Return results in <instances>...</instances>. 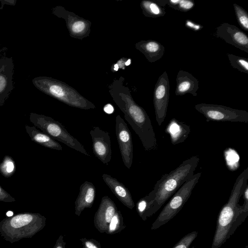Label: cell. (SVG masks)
<instances>
[{"instance_id":"6da1fadb","label":"cell","mask_w":248,"mask_h":248,"mask_svg":"<svg viewBox=\"0 0 248 248\" xmlns=\"http://www.w3.org/2000/svg\"><path fill=\"white\" fill-rule=\"evenodd\" d=\"M248 168L236 178L228 202L220 210L211 248H219L234 233L248 216V207L239 201L248 185Z\"/></svg>"},{"instance_id":"7a4b0ae2","label":"cell","mask_w":248,"mask_h":248,"mask_svg":"<svg viewBox=\"0 0 248 248\" xmlns=\"http://www.w3.org/2000/svg\"><path fill=\"white\" fill-rule=\"evenodd\" d=\"M200 160L198 155L184 161L169 173H165L147 195L153 202L148 213V217L155 214L178 189L193 176Z\"/></svg>"},{"instance_id":"3957f363","label":"cell","mask_w":248,"mask_h":248,"mask_svg":"<svg viewBox=\"0 0 248 248\" xmlns=\"http://www.w3.org/2000/svg\"><path fill=\"white\" fill-rule=\"evenodd\" d=\"M116 104L124 113L125 120L140 138L146 151L157 149L155 134L151 121L145 111L136 104L129 95L116 100Z\"/></svg>"},{"instance_id":"277c9868","label":"cell","mask_w":248,"mask_h":248,"mask_svg":"<svg viewBox=\"0 0 248 248\" xmlns=\"http://www.w3.org/2000/svg\"><path fill=\"white\" fill-rule=\"evenodd\" d=\"M34 86L40 91L72 107L88 109L94 105L76 92L69 90L61 83L47 77H39L32 80Z\"/></svg>"},{"instance_id":"5b68a950","label":"cell","mask_w":248,"mask_h":248,"mask_svg":"<svg viewBox=\"0 0 248 248\" xmlns=\"http://www.w3.org/2000/svg\"><path fill=\"white\" fill-rule=\"evenodd\" d=\"M201 175V172L194 174L190 179L186 182L171 197L170 200L152 224L151 227L152 230H156L168 223L179 212L190 198Z\"/></svg>"},{"instance_id":"8992f818","label":"cell","mask_w":248,"mask_h":248,"mask_svg":"<svg viewBox=\"0 0 248 248\" xmlns=\"http://www.w3.org/2000/svg\"><path fill=\"white\" fill-rule=\"evenodd\" d=\"M30 118L35 125L55 140L61 142L86 155L91 156L83 145L71 135L61 123L51 117L37 114H31Z\"/></svg>"},{"instance_id":"52a82bcc","label":"cell","mask_w":248,"mask_h":248,"mask_svg":"<svg viewBox=\"0 0 248 248\" xmlns=\"http://www.w3.org/2000/svg\"><path fill=\"white\" fill-rule=\"evenodd\" d=\"M195 108L206 118V122H231L248 123V112L220 105L201 103Z\"/></svg>"},{"instance_id":"ba28073f","label":"cell","mask_w":248,"mask_h":248,"mask_svg":"<svg viewBox=\"0 0 248 248\" xmlns=\"http://www.w3.org/2000/svg\"><path fill=\"white\" fill-rule=\"evenodd\" d=\"M170 82L166 71L159 76L154 91V105L155 119L159 126L167 115L170 97Z\"/></svg>"},{"instance_id":"9c48e42d","label":"cell","mask_w":248,"mask_h":248,"mask_svg":"<svg viewBox=\"0 0 248 248\" xmlns=\"http://www.w3.org/2000/svg\"><path fill=\"white\" fill-rule=\"evenodd\" d=\"M115 132L122 160L124 166L130 169L133 158L132 136L127 124L119 115L116 117Z\"/></svg>"},{"instance_id":"30bf717a","label":"cell","mask_w":248,"mask_h":248,"mask_svg":"<svg viewBox=\"0 0 248 248\" xmlns=\"http://www.w3.org/2000/svg\"><path fill=\"white\" fill-rule=\"evenodd\" d=\"M213 35L248 53V37L236 26L223 23L216 28Z\"/></svg>"},{"instance_id":"8fae6325","label":"cell","mask_w":248,"mask_h":248,"mask_svg":"<svg viewBox=\"0 0 248 248\" xmlns=\"http://www.w3.org/2000/svg\"><path fill=\"white\" fill-rule=\"evenodd\" d=\"M90 134L94 155L103 164L108 165L111 160L112 154L109 133L98 126H93L90 131Z\"/></svg>"},{"instance_id":"7c38bea8","label":"cell","mask_w":248,"mask_h":248,"mask_svg":"<svg viewBox=\"0 0 248 248\" xmlns=\"http://www.w3.org/2000/svg\"><path fill=\"white\" fill-rule=\"evenodd\" d=\"M117 211L114 202L108 196L101 199L94 217V225L101 233H108L111 220Z\"/></svg>"},{"instance_id":"4fadbf2b","label":"cell","mask_w":248,"mask_h":248,"mask_svg":"<svg viewBox=\"0 0 248 248\" xmlns=\"http://www.w3.org/2000/svg\"><path fill=\"white\" fill-rule=\"evenodd\" d=\"M14 68L12 58L0 59V104L4 102L13 90Z\"/></svg>"},{"instance_id":"5bb4252c","label":"cell","mask_w":248,"mask_h":248,"mask_svg":"<svg viewBox=\"0 0 248 248\" xmlns=\"http://www.w3.org/2000/svg\"><path fill=\"white\" fill-rule=\"evenodd\" d=\"M102 178L118 199L127 208L133 209L135 206V203L131 194L127 187L117 179L108 174H103Z\"/></svg>"},{"instance_id":"9a60e30c","label":"cell","mask_w":248,"mask_h":248,"mask_svg":"<svg viewBox=\"0 0 248 248\" xmlns=\"http://www.w3.org/2000/svg\"><path fill=\"white\" fill-rule=\"evenodd\" d=\"M96 194L94 186L89 181L84 182L79 187V192L75 202V213L79 217L85 208H91Z\"/></svg>"},{"instance_id":"2e32d148","label":"cell","mask_w":248,"mask_h":248,"mask_svg":"<svg viewBox=\"0 0 248 248\" xmlns=\"http://www.w3.org/2000/svg\"><path fill=\"white\" fill-rule=\"evenodd\" d=\"M176 86L175 93L177 96L186 93L197 96L199 89V81L190 73L180 70L176 76Z\"/></svg>"},{"instance_id":"e0dca14e","label":"cell","mask_w":248,"mask_h":248,"mask_svg":"<svg viewBox=\"0 0 248 248\" xmlns=\"http://www.w3.org/2000/svg\"><path fill=\"white\" fill-rule=\"evenodd\" d=\"M165 132L170 136L171 143L175 145L185 141L190 132V128L186 124L175 118H172L167 125Z\"/></svg>"},{"instance_id":"ac0fdd59","label":"cell","mask_w":248,"mask_h":248,"mask_svg":"<svg viewBox=\"0 0 248 248\" xmlns=\"http://www.w3.org/2000/svg\"><path fill=\"white\" fill-rule=\"evenodd\" d=\"M137 47L151 62L160 59L164 55L165 52L164 46L155 40L141 41L138 44Z\"/></svg>"},{"instance_id":"d6986e66","label":"cell","mask_w":248,"mask_h":248,"mask_svg":"<svg viewBox=\"0 0 248 248\" xmlns=\"http://www.w3.org/2000/svg\"><path fill=\"white\" fill-rule=\"evenodd\" d=\"M26 128L27 132L35 142L50 149L62 150L61 145L46 133L38 130L34 127L27 126Z\"/></svg>"},{"instance_id":"ffe728a7","label":"cell","mask_w":248,"mask_h":248,"mask_svg":"<svg viewBox=\"0 0 248 248\" xmlns=\"http://www.w3.org/2000/svg\"><path fill=\"white\" fill-rule=\"evenodd\" d=\"M143 13L146 16L151 17L163 16L166 12L164 7L155 0H144L141 3Z\"/></svg>"},{"instance_id":"44dd1931","label":"cell","mask_w":248,"mask_h":248,"mask_svg":"<svg viewBox=\"0 0 248 248\" xmlns=\"http://www.w3.org/2000/svg\"><path fill=\"white\" fill-rule=\"evenodd\" d=\"M125 228L121 212L117 210L111 220L107 234H113L119 233Z\"/></svg>"},{"instance_id":"7402d4cb","label":"cell","mask_w":248,"mask_h":248,"mask_svg":"<svg viewBox=\"0 0 248 248\" xmlns=\"http://www.w3.org/2000/svg\"><path fill=\"white\" fill-rule=\"evenodd\" d=\"M231 66L238 71L248 74V60L232 54H227Z\"/></svg>"},{"instance_id":"603a6c76","label":"cell","mask_w":248,"mask_h":248,"mask_svg":"<svg viewBox=\"0 0 248 248\" xmlns=\"http://www.w3.org/2000/svg\"><path fill=\"white\" fill-rule=\"evenodd\" d=\"M166 4L175 10L186 12L193 9L195 4L191 0H166Z\"/></svg>"},{"instance_id":"cb8c5ba5","label":"cell","mask_w":248,"mask_h":248,"mask_svg":"<svg viewBox=\"0 0 248 248\" xmlns=\"http://www.w3.org/2000/svg\"><path fill=\"white\" fill-rule=\"evenodd\" d=\"M236 17L240 27L246 31H248V13L241 6L236 3L233 4Z\"/></svg>"},{"instance_id":"d4e9b609","label":"cell","mask_w":248,"mask_h":248,"mask_svg":"<svg viewBox=\"0 0 248 248\" xmlns=\"http://www.w3.org/2000/svg\"><path fill=\"white\" fill-rule=\"evenodd\" d=\"M151 206V202L146 195L140 199L136 204V210L143 220L147 219V213Z\"/></svg>"},{"instance_id":"484cf974","label":"cell","mask_w":248,"mask_h":248,"mask_svg":"<svg viewBox=\"0 0 248 248\" xmlns=\"http://www.w3.org/2000/svg\"><path fill=\"white\" fill-rule=\"evenodd\" d=\"M198 232L193 231L183 237L172 248H195L190 245L198 236Z\"/></svg>"},{"instance_id":"4316f807","label":"cell","mask_w":248,"mask_h":248,"mask_svg":"<svg viewBox=\"0 0 248 248\" xmlns=\"http://www.w3.org/2000/svg\"><path fill=\"white\" fill-rule=\"evenodd\" d=\"M32 219V217L30 214H20L13 217L10 224L15 228H19L30 223Z\"/></svg>"},{"instance_id":"83f0119b","label":"cell","mask_w":248,"mask_h":248,"mask_svg":"<svg viewBox=\"0 0 248 248\" xmlns=\"http://www.w3.org/2000/svg\"><path fill=\"white\" fill-rule=\"evenodd\" d=\"M15 166L14 162L9 157L5 159L1 165L0 170L3 175L8 176L11 174L14 170Z\"/></svg>"},{"instance_id":"f1b7e54d","label":"cell","mask_w":248,"mask_h":248,"mask_svg":"<svg viewBox=\"0 0 248 248\" xmlns=\"http://www.w3.org/2000/svg\"><path fill=\"white\" fill-rule=\"evenodd\" d=\"M80 240L83 245L82 248H101L100 242L94 239L83 238Z\"/></svg>"},{"instance_id":"f546056e","label":"cell","mask_w":248,"mask_h":248,"mask_svg":"<svg viewBox=\"0 0 248 248\" xmlns=\"http://www.w3.org/2000/svg\"><path fill=\"white\" fill-rule=\"evenodd\" d=\"M85 28V24L82 21H77L74 23L72 26V30L73 32L78 33L82 32Z\"/></svg>"},{"instance_id":"4dcf8cb0","label":"cell","mask_w":248,"mask_h":248,"mask_svg":"<svg viewBox=\"0 0 248 248\" xmlns=\"http://www.w3.org/2000/svg\"><path fill=\"white\" fill-rule=\"evenodd\" d=\"M185 26L189 29L197 31L203 28V26L193 22L189 20H186L185 22Z\"/></svg>"},{"instance_id":"1f68e13d","label":"cell","mask_w":248,"mask_h":248,"mask_svg":"<svg viewBox=\"0 0 248 248\" xmlns=\"http://www.w3.org/2000/svg\"><path fill=\"white\" fill-rule=\"evenodd\" d=\"M66 243L63 240V236L61 235L58 239L54 248H65Z\"/></svg>"},{"instance_id":"d6a6232c","label":"cell","mask_w":248,"mask_h":248,"mask_svg":"<svg viewBox=\"0 0 248 248\" xmlns=\"http://www.w3.org/2000/svg\"><path fill=\"white\" fill-rule=\"evenodd\" d=\"M104 110L106 113L110 114L113 112L114 108L111 105L107 104L105 106Z\"/></svg>"},{"instance_id":"836d02e7","label":"cell","mask_w":248,"mask_h":248,"mask_svg":"<svg viewBox=\"0 0 248 248\" xmlns=\"http://www.w3.org/2000/svg\"><path fill=\"white\" fill-rule=\"evenodd\" d=\"M13 213L11 211H8L6 213V215L8 217H11L12 216H13Z\"/></svg>"},{"instance_id":"e575fe53","label":"cell","mask_w":248,"mask_h":248,"mask_svg":"<svg viewBox=\"0 0 248 248\" xmlns=\"http://www.w3.org/2000/svg\"><path fill=\"white\" fill-rule=\"evenodd\" d=\"M118 68H119V66H118V64H115L114 65V70L117 71V70H118Z\"/></svg>"},{"instance_id":"d590c367","label":"cell","mask_w":248,"mask_h":248,"mask_svg":"<svg viewBox=\"0 0 248 248\" xmlns=\"http://www.w3.org/2000/svg\"><path fill=\"white\" fill-rule=\"evenodd\" d=\"M130 64V60H128L127 61L125 62L126 65H128Z\"/></svg>"},{"instance_id":"8d00e7d4","label":"cell","mask_w":248,"mask_h":248,"mask_svg":"<svg viewBox=\"0 0 248 248\" xmlns=\"http://www.w3.org/2000/svg\"><path fill=\"white\" fill-rule=\"evenodd\" d=\"M1 194H4V192H3V190L1 189V188L0 187V195Z\"/></svg>"},{"instance_id":"74e56055","label":"cell","mask_w":248,"mask_h":248,"mask_svg":"<svg viewBox=\"0 0 248 248\" xmlns=\"http://www.w3.org/2000/svg\"><path fill=\"white\" fill-rule=\"evenodd\" d=\"M246 248H248V246H246Z\"/></svg>"}]
</instances>
